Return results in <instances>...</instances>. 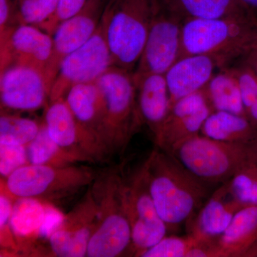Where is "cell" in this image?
<instances>
[{"mask_svg": "<svg viewBox=\"0 0 257 257\" xmlns=\"http://www.w3.org/2000/svg\"><path fill=\"white\" fill-rule=\"evenodd\" d=\"M229 67L239 82L246 116L257 128V78L243 62Z\"/></svg>", "mask_w": 257, "mask_h": 257, "instance_id": "cell-30", "label": "cell"}, {"mask_svg": "<svg viewBox=\"0 0 257 257\" xmlns=\"http://www.w3.org/2000/svg\"><path fill=\"white\" fill-rule=\"evenodd\" d=\"M183 22L159 9L134 73L165 74L180 57Z\"/></svg>", "mask_w": 257, "mask_h": 257, "instance_id": "cell-10", "label": "cell"}, {"mask_svg": "<svg viewBox=\"0 0 257 257\" xmlns=\"http://www.w3.org/2000/svg\"><path fill=\"white\" fill-rule=\"evenodd\" d=\"M212 111L203 89L176 101L155 139L157 147L170 154L179 144L199 135Z\"/></svg>", "mask_w": 257, "mask_h": 257, "instance_id": "cell-14", "label": "cell"}, {"mask_svg": "<svg viewBox=\"0 0 257 257\" xmlns=\"http://www.w3.org/2000/svg\"><path fill=\"white\" fill-rule=\"evenodd\" d=\"M144 164L150 194L167 229L188 226L208 199L207 183L158 147Z\"/></svg>", "mask_w": 257, "mask_h": 257, "instance_id": "cell-1", "label": "cell"}, {"mask_svg": "<svg viewBox=\"0 0 257 257\" xmlns=\"http://www.w3.org/2000/svg\"><path fill=\"white\" fill-rule=\"evenodd\" d=\"M229 189L243 207L257 205V154L227 180Z\"/></svg>", "mask_w": 257, "mask_h": 257, "instance_id": "cell-28", "label": "cell"}, {"mask_svg": "<svg viewBox=\"0 0 257 257\" xmlns=\"http://www.w3.org/2000/svg\"><path fill=\"white\" fill-rule=\"evenodd\" d=\"M256 46V12L226 18L189 20L182 26L179 58L194 55L211 56L224 69Z\"/></svg>", "mask_w": 257, "mask_h": 257, "instance_id": "cell-2", "label": "cell"}, {"mask_svg": "<svg viewBox=\"0 0 257 257\" xmlns=\"http://www.w3.org/2000/svg\"><path fill=\"white\" fill-rule=\"evenodd\" d=\"M137 101L143 123L156 138L170 109V94L165 74L134 73Z\"/></svg>", "mask_w": 257, "mask_h": 257, "instance_id": "cell-20", "label": "cell"}, {"mask_svg": "<svg viewBox=\"0 0 257 257\" xmlns=\"http://www.w3.org/2000/svg\"><path fill=\"white\" fill-rule=\"evenodd\" d=\"M201 135L225 143H246L257 140V128L241 115L213 111L204 121Z\"/></svg>", "mask_w": 257, "mask_h": 257, "instance_id": "cell-24", "label": "cell"}, {"mask_svg": "<svg viewBox=\"0 0 257 257\" xmlns=\"http://www.w3.org/2000/svg\"><path fill=\"white\" fill-rule=\"evenodd\" d=\"M96 222V204L89 187L84 197L64 216L47 239L54 256H87L88 243Z\"/></svg>", "mask_w": 257, "mask_h": 257, "instance_id": "cell-13", "label": "cell"}, {"mask_svg": "<svg viewBox=\"0 0 257 257\" xmlns=\"http://www.w3.org/2000/svg\"><path fill=\"white\" fill-rule=\"evenodd\" d=\"M108 0H88L84 8L60 24L52 35L53 50L45 71L51 90L65 57L82 47L92 37L101 23Z\"/></svg>", "mask_w": 257, "mask_h": 257, "instance_id": "cell-11", "label": "cell"}, {"mask_svg": "<svg viewBox=\"0 0 257 257\" xmlns=\"http://www.w3.org/2000/svg\"><path fill=\"white\" fill-rule=\"evenodd\" d=\"M44 121L51 138L62 148L82 154L93 162L104 161L95 144L77 122L64 97L47 104Z\"/></svg>", "mask_w": 257, "mask_h": 257, "instance_id": "cell-17", "label": "cell"}, {"mask_svg": "<svg viewBox=\"0 0 257 257\" xmlns=\"http://www.w3.org/2000/svg\"><path fill=\"white\" fill-rule=\"evenodd\" d=\"M198 239L191 234L186 236H165L142 253V257H187Z\"/></svg>", "mask_w": 257, "mask_h": 257, "instance_id": "cell-31", "label": "cell"}, {"mask_svg": "<svg viewBox=\"0 0 257 257\" xmlns=\"http://www.w3.org/2000/svg\"><path fill=\"white\" fill-rule=\"evenodd\" d=\"M241 62L247 66L257 78V46L249 51L246 55L240 59Z\"/></svg>", "mask_w": 257, "mask_h": 257, "instance_id": "cell-34", "label": "cell"}, {"mask_svg": "<svg viewBox=\"0 0 257 257\" xmlns=\"http://www.w3.org/2000/svg\"><path fill=\"white\" fill-rule=\"evenodd\" d=\"M221 69L219 62L211 56L194 55L179 58L165 74L170 107L184 96L204 89L216 70Z\"/></svg>", "mask_w": 257, "mask_h": 257, "instance_id": "cell-18", "label": "cell"}, {"mask_svg": "<svg viewBox=\"0 0 257 257\" xmlns=\"http://www.w3.org/2000/svg\"><path fill=\"white\" fill-rule=\"evenodd\" d=\"M50 93L45 73L36 67L12 63L1 69L2 108L15 111L37 110L48 104Z\"/></svg>", "mask_w": 257, "mask_h": 257, "instance_id": "cell-12", "label": "cell"}, {"mask_svg": "<svg viewBox=\"0 0 257 257\" xmlns=\"http://www.w3.org/2000/svg\"><path fill=\"white\" fill-rule=\"evenodd\" d=\"M64 98L77 122L95 144L103 160H106L102 144L104 99L99 86L96 82L77 84Z\"/></svg>", "mask_w": 257, "mask_h": 257, "instance_id": "cell-19", "label": "cell"}, {"mask_svg": "<svg viewBox=\"0 0 257 257\" xmlns=\"http://www.w3.org/2000/svg\"><path fill=\"white\" fill-rule=\"evenodd\" d=\"M161 9L183 22L226 18L253 11L239 0H159ZM255 12V11H254Z\"/></svg>", "mask_w": 257, "mask_h": 257, "instance_id": "cell-23", "label": "cell"}, {"mask_svg": "<svg viewBox=\"0 0 257 257\" xmlns=\"http://www.w3.org/2000/svg\"><path fill=\"white\" fill-rule=\"evenodd\" d=\"M159 9V0H108L101 24L114 65L134 72Z\"/></svg>", "mask_w": 257, "mask_h": 257, "instance_id": "cell-3", "label": "cell"}, {"mask_svg": "<svg viewBox=\"0 0 257 257\" xmlns=\"http://www.w3.org/2000/svg\"><path fill=\"white\" fill-rule=\"evenodd\" d=\"M251 257H257V247L256 249L254 250V251H253Z\"/></svg>", "mask_w": 257, "mask_h": 257, "instance_id": "cell-36", "label": "cell"}, {"mask_svg": "<svg viewBox=\"0 0 257 257\" xmlns=\"http://www.w3.org/2000/svg\"><path fill=\"white\" fill-rule=\"evenodd\" d=\"M46 213L47 202L32 198L15 199L10 226L18 251L32 252L41 235Z\"/></svg>", "mask_w": 257, "mask_h": 257, "instance_id": "cell-22", "label": "cell"}, {"mask_svg": "<svg viewBox=\"0 0 257 257\" xmlns=\"http://www.w3.org/2000/svg\"><path fill=\"white\" fill-rule=\"evenodd\" d=\"M121 183L122 174L111 167L98 173L91 185L96 222L87 256H119L131 248V226L123 203Z\"/></svg>", "mask_w": 257, "mask_h": 257, "instance_id": "cell-4", "label": "cell"}, {"mask_svg": "<svg viewBox=\"0 0 257 257\" xmlns=\"http://www.w3.org/2000/svg\"><path fill=\"white\" fill-rule=\"evenodd\" d=\"M239 1L243 6L256 12L257 10V0H239Z\"/></svg>", "mask_w": 257, "mask_h": 257, "instance_id": "cell-35", "label": "cell"}, {"mask_svg": "<svg viewBox=\"0 0 257 257\" xmlns=\"http://www.w3.org/2000/svg\"><path fill=\"white\" fill-rule=\"evenodd\" d=\"M87 2L88 0H57L53 15L38 28L52 36L60 24L79 13Z\"/></svg>", "mask_w": 257, "mask_h": 257, "instance_id": "cell-33", "label": "cell"}, {"mask_svg": "<svg viewBox=\"0 0 257 257\" xmlns=\"http://www.w3.org/2000/svg\"><path fill=\"white\" fill-rule=\"evenodd\" d=\"M217 244L221 257H251L257 247V205L240 209Z\"/></svg>", "mask_w": 257, "mask_h": 257, "instance_id": "cell-21", "label": "cell"}, {"mask_svg": "<svg viewBox=\"0 0 257 257\" xmlns=\"http://www.w3.org/2000/svg\"><path fill=\"white\" fill-rule=\"evenodd\" d=\"M97 173L87 166L64 167L28 164L15 171L1 188L14 199L32 198L51 203L91 186Z\"/></svg>", "mask_w": 257, "mask_h": 257, "instance_id": "cell-7", "label": "cell"}, {"mask_svg": "<svg viewBox=\"0 0 257 257\" xmlns=\"http://www.w3.org/2000/svg\"><path fill=\"white\" fill-rule=\"evenodd\" d=\"M104 104L102 144L106 159L124 153L143 124L133 72L113 65L96 81Z\"/></svg>", "mask_w": 257, "mask_h": 257, "instance_id": "cell-5", "label": "cell"}, {"mask_svg": "<svg viewBox=\"0 0 257 257\" xmlns=\"http://www.w3.org/2000/svg\"><path fill=\"white\" fill-rule=\"evenodd\" d=\"M30 164L64 167L79 162H93L89 157L62 148L49 135L45 121L40 124L36 138L27 146Z\"/></svg>", "mask_w": 257, "mask_h": 257, "instance_id": "cell-26", "label": "cell"}, {"mask_svg": "<svg viewBox=\"0 0 257 257\" xmlns=\"http://www.w3.org/2000/svg\"><path fill=\"white\" fill-rule=\"evenodd\" d=\"M203 90L212 111L246 116L239 82L230 67L217 71Z\"/></svg>", "mask_w": 257, "mask_h": 257, "instance_id": "cell-25", "label": "cell"}, {"mask_svg": "<svg viewBox=\"0 0 257 257\" xmlns=\"http://www.w3.org/2000/svg\"><path fill=\"white\" fill-rule=\"evenodd\" d=\"M18 25L40 27L53 15L57 0H14Z\"/></svg>", "mask_w": 257, "mask_h": 257, "instance_id": "cell-29", "label": "cell"}, {"mask_svg": "<svg viewBox=\"0 0 257 257\" xmlns=\"http://www.w3.org/2000/svg\"><path fill=\"white\" fill-rule=\"evenodd\" d=\"M30 164L27 146L0 144V174L8 178L15 171Z\"/></svg>", "mask_w": 257, "mask_h": 257, "instance_id": "cell-32", "label": "cell"}, {"mask_svg": "<svg viewBox=\"0 0 257 257\" xmlns=\"http://www.w3.org/2000/svg\"><path fill=\"white\" fill-rule=\"evenodd\" d=\"M40 124L35 120L2 113L0 144L28 146L39 133Z\"/></svg>", "mask_w": 257, "mask_h": 257, "instance_id": "cell-27", "label": "cell"}, {"mask_svg": "<svg viewBox=\"0 0 257 257\" xmlns=\"http://www.w3.org/2000/svg\"><path fill=\"white\" fill-rule=\"evenodd\" d=\"M114 65L102 25L85 44L64 58L50 93L49 102L64 97L77 84L96 82Z\"/></svg>", "mask_w": 257, "mask_h": 257, "instance_id": "cell-9", "label": "cell"}, {"mask_svg": "<svg viewBox=\"0 0 257 257\" xmlns=\"http://www.w3.org/2000/svg\"><path fill=\"white\" fill-rule=\"evenodd\" d=\"M243 207L233 195L226 181L208 198L187 226L188 234L202 241H217L235 214Z\"/></svg>", "mask_w": 257, "mask_h": 257, "instance_id": "cell-16", "label": "cell"}, {"mask_svg": "<svg viewBox=\"0 0 257 257\" xmlns=\"http://www.w3.org/2000/svg\"><path fill=\"white\" fill-rule=\"evenodd\" d=\"M121 195L131 226V248L135 256H140L165 237L168 230L150 194L145 164L128 178L122 175Z\"/></svg>", "mask_w": 257, "mask_h": 257, "instance_id": "cell-8", "label": "cell"}, {"mask_svg": "<svg viewBox=\"0 0 257 257\" xmlns=\"http://www.w3.org/2000/svg\"><path fill=\"white\" fill-rule=\"evenodd\" d=\"M1 69L12 63L28 64L45 69L53 50L52 35L35 25H20L15 28L9 38L0 44Z\"/></svg>", "mask_w": 257, "mask_h": 257, "instance_id": "cell-15", "label": "cell"}, {"mask_svg": "<svg viewBox=\"0 0 257 257\" xmlns=\"http://www.w3.org/2000/svg\"><path fill=\"white\" fill-rule=\"evenodd\" d=\"M257 154V140L225 143L199 134L179 144L170 155L192 175L207 184L229 180L240 167Z\"/></svg>", "mask_w": 257, "mask_h": 257, "instance_id": "cell-6", "label": "cell"}]
</instances>
